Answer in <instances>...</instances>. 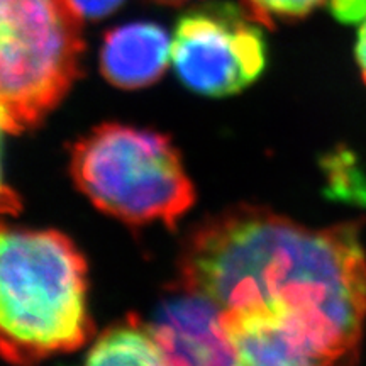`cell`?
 I'll return each instance as SVG.
<instances>
[{"instance_id": "3957f363", "label": "cell", "mask_w": 366, "mask_h": 366, "mask_svg": "<svg viewBox=\"0 0 366 366\" xmlns=\"http://www.w3.org/2000/svg\"><path fill=\"white\" fill-rule=\"evenodd\" d=\"M70 173L95 207L131 226L173 229L195 202L180 153L154 131L114 122L94 127L73 144Z\"/></svg>"}, {"instance_id": "277c9868", "label": "cell", "mask_w": 366, "mask_h": 366, "mask_svg": "<svg viewBox=\"0 0 366 366\" xmlns=\"http://www.w3.org/2000/svg\"><path fill=\"white\" fill-rule=\"evenodd\" d=\"M81 14L71 0H0L2 129H33L81 75Z\"/></svg>"}, {"instance_id": "8992f818", "label": "cell", "mask_w": 366, "mask_h": 366, "mask_svg": "<svg viewBox=\"0 0 366 366\" xmlns=\"http://www.w3.org/2000/svg\"><path fill=\"white\" fill-rule=\"evenodd\" d=\"M167 365H239L222 327V310L205 295L178 285L149 322Z\"/></svg>"}, {"instance_id": "7c38bea8", "label": "cell", "mask_w": 366, "mask_h": 366, "mask_svg": "<svg viewBox=\"0 0 366 366\" xmlns=\"http://www.w3.org/2000/svg\"><path fill=\"white\" fill-rule=\"evenodd\" d=\"M356 61H358L360 71L361 75H363V80L366 84V19L363 24H361L358 43H356Z\"/></svg>"}, {"instance_id": "30bf717a", "label": "cell", "mask_w": 366, "mask_h": 366, "mask_svg": "<svg viewBox=\"0 0 366 366\" xmlns=\"http://www.w3.org/2000/svg\"><path fill=\"white\" fill-rule=\"evenodd\" d=\"M84 19H102L124 4V0H71Z\"/></svg>"}, {"instance_id": "52a82bcc", "label": "cell", "mask_w": 366, "mask_h": 366, "mask_svg": "<svg viewBox=\"0 0 366 366\" xmlns=\"http://www.w3.org/2000/svg\"><path fill=\"white\" fill-rule=\"evenodd\" d=\"M172 59V39L153 22H131L109 31L100 51V70L119 89H141L162 79Z\"/></svg>"}, {"instance_id": "6da1fadb", "label": "cell", "mask_w": 366, "mask_h": 366, "mask_svg": "<svg viewBox=\"0 0 366 366\" xmlns=\"http://www.w3.org/2000/svg\"><path fill=\"white\" fill-rule=\"evenodd\" d=\"M360 234L361 222L314 229L239 205L187 236L178 285L221 307L239 365L353 363L366 324Z\"/></svg>"}, {"instance_id": "7a4b0ae2", "label": "cell", "mask_w": 366, "mask_h": 366, "mask_svg": "<svg viewBox=\"0 0 366 366\" xmlns=\"http://www.w3.org/2000/svg\"><path fill=\"white\" fill-rule=\"evenodd\" d=\"M86 263L58 231L2 229L0 350L33 363L79 350L94 326L86 309Z\"/></svg>"}, {"instance_id": "8fae6325", "label": "cell", "mask_w": 366, "mask_h": 366, "mask_svg": "<svg viewBox=\"0 0 366 366\" xmlns=\"http://www.w3.org/2000/svg\"><path fill=\"white\" fill-rule=\"evenodd\" d=\"M329 9L341 22L366 19V0H327Z\"/></svg>"}, {"instance_id": "ba28073f", "label": "cell", "mask_w": 366, "mask_h": 366, "mask_svg": "<svg viewBox=\"0 0 366 366\" xmlns=\"http://www.w3.org/2000/svg\"><path fill=\"white\" fill-rule=\"evenodd\" d=\"M89 365H167L149 324L136 315L114 324L100 334L86 353Z\"/></svg>"}, {"instance_id": "5b68a950", "label": "cell", "mask_w": 366, "mask_h": 366, "mask_svg": "<svg viewBox=\"0 0 366 366\" xmlns=\"http://www.w3.org/2000/svg\"><path fill=\"white\" fill-rule=\"evenodd\" d=\"M262 22L234 4L192 9L177 22L172 63L183 84L207 97H227L262 75L267 41Z\"/></svg>"}, {"instance_id": "4fadbf2b", "label": "cell", "mask_w": 366, "mask_h": 366, "mask_svg": "<svg viewBox=\"0 0 366 366\" xmlns=\"http://www.w3.org/2000/svg\"><path fill=\"white\" fill-rule=\"evenodd\" d=\"M153 2L157 4H162V6H182V4L189 2V0H153Z\"/></svg>"}, {"instance_id": "9c48e42d", "label": "cell", "mask_w": 366, "mask_h": 366, "mask_svg": "<svg viewBox=\"0 0 366 366\" xmlns=\"http://www.w3.org/2000/svg\"><path fill=\"white\" fill-rule=\"evenodd\" d=\"M322 0H246L248 11L262 22L263 26H272L277 19H299L307 16Z\"/></svg>"}]
</instances>
